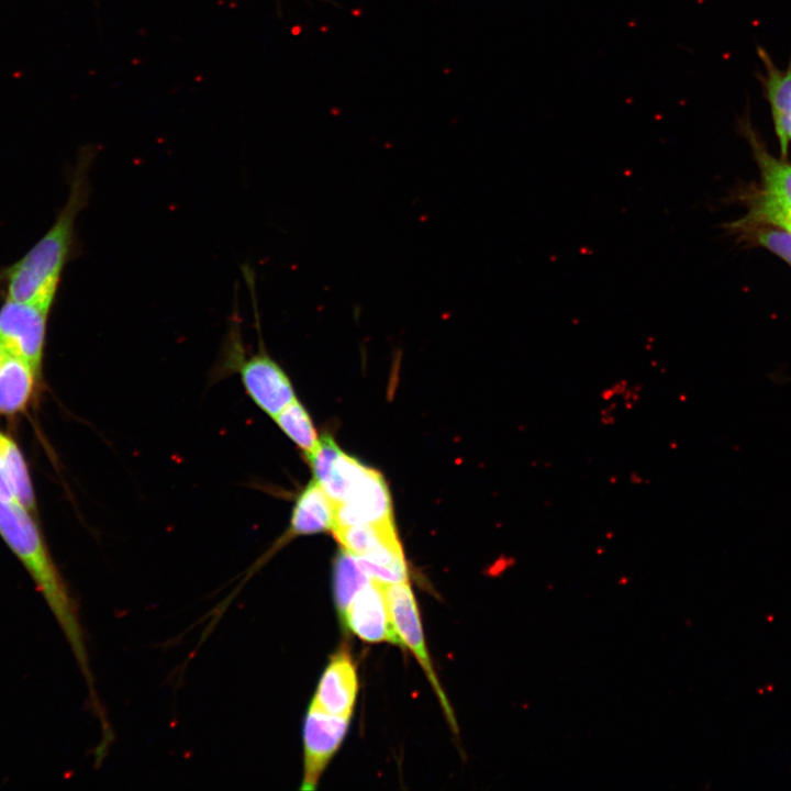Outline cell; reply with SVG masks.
Here are the masks:
<instances>
[{"mask_svg": "<svg viewBox=\"0 0 791 791\" xmlns=\"http://www.w3.org/2000/svg\"><path fill=\"white\" fill-rule=\"evenodd\" d=\"M93 155L86 152L73 172L69 194L49 230L3 271L7 299L51 311L62 275L75 243L76 219L90 194L89 171Z\"/></svg>", "mask_w": 791, "mask_h": 791, "instance_id": "1", "label": "cell"}, {"mask_svg": "<svg viewBox=\"0 0 791 791\" xmlns=\"http://www.w3.org/2000/svg\"><path fill=\"white\" fill-rule=\"evenodd\" d=\"M15 500L0 495V535L24 566L67 639L88 684L91 703L99 702L86 648L79 606L29 514Z\"/></svg>", "mask_w": 791, "mask_h": 791, "instance_id": "2", "label": "cell"}, {"mask_svg": "<svg viewBox=\"0 0 791 791\" xmlns=\"http://www.w3.org/2000/svg\"><path fill=\"white\" fill-rule=\"evenodd\" d=\"M223 354L224 370L239 375L246 394L270 417H275L297 399L289 377L267 353L261 339L257 353L245 354L236 316L231 324Z\"/></svg>", "mask_w": 791, "mask_h": 791, "instance_id": "3", "label": "cell"}, {"mask_svg": "<svg viewBox=\"0 0 791 791\" xmlns=\"http://www.w3.org/2000/svg\"><path fill=\"white\" fill-rule=\"evenodd\" d=\"M385 594L400 645L414 654L438 695L450 725L456 728L452 709L438 683L427 653L419 609L410 584L408 581L385 583Z\"/></svg>", "mask_w": 791, "mask_h": 791, "instance_id": "4", "label": "cell"}, {"mask_svg": "<svg viewBox=\"0 0 791 791\" xmlns=\"http://www.w3.org/2000/svg\"><path fill=\"white\" fill-rule=\"evenodd\" d=\"M49 311L7 299L0 307V344L41 369Z\"/></svg>", "mask_w": 791, "mask_h": 791, "instance_id": "5", "label": "cell"}, {"mask_svg": "<svg viewBox=\"0 0 791 791\" xmlns=\"http://www.w3.org/2000/svg\"><path fill=\"white\" fill-rule=\"evenodd\" d=\"M350 716L325 713L310 705L303 722V780L301 790L312 791L349 726Z\"/></svg>", "mask_w": 791, "mask_h": 791, "instance_id": "6", "label": "cell"}, {"mask_svg": "<svg viewBox=\"0 0 791 791\" xmlns=\"http://www.w3.org/2000/svg\"><path fill=\"white\" fill-rule=\"evenodd\" d=\"M333 533L344 549L374 570L390 572L405 562L394 521L353 525Z\"/></svg>", "mask_w": 791, "mask_h": 791, "instance_id": "7", "label": "cell"}, {"mask_svg": "<svg viewBox=\"0 0 791 791\" xmlns=\"http://www.w3.org/2000/svg\"><path fill=\"white\" fill-rule=\"evenodd\" d=\"M389 521H393V514L387 483L378 471L367 467L335 505V530Z\"/></svg>", "mask_w": 791, "mask_h": 791, "instance_id": "8", "label": "cell"}, {"mask_svg": "<svg viewBox=\"0 0 791 791\" xmlns=\"http://www.w3.org/2000/svg\"><path fill=\"white\" fill-rule=\"evenodd\" d=\"M335 530V505L314 479L298 495L285 534L248 569L243 580L253 576L274 554L292 538Z\"/></svg>", "mask_w": 791, "mask_h": 791, "instance_id": "9", "label": "cell"}, {"mask_svg": "<svg viewBox=\"0 0 791 791\" xmlns=\"http://www.w3.org/2000/svg\"><path fill=\"white\" fill-rule=\"evenodd\" d=\"M342 622L353 634L368 643L400 645L390 617L385 583L371 579L354 597Z\"/></svg>", "mask_w": 791, "mask_h": 791, "instance_id": "10", "label": "cell"}, {"mask_svg": "<svg viewBox=\"0 0 791 791\" xmlns=\"http://www.w3.org/2000/svg\"><path fill=\"white\" fill-rule=\"evenodd\" d=\"M358 691L356 668L346 649L326 666L311 705L332 715L350 716Z\"/></svg>", "mask_w": 791, "mask_h": 791, "instance_id": "11", "label": "cell"}, {"mask_svg": "<svg viewBox=\"0 0 791 791\" xmlns=\"http://www.w3.org/2000/svg\"><path fill=\"white\" fill-rule=\"evenodd\" d=\"M758 55L766 69L761 77L762 86L770 104L781 154L786 156L791 141V59L788 68L780 70L765 49L758 47Z\"/></svg>", "mask_w": 791, "mask_h": 791, "instance_id": "12", "label": "cell"}, {"mask_svg": "<svg viewBox=\"0 0 791 791\" xmlns=\"http://www.w3.org/2000/svg\"><path fill=\"white\" fill-rule=\"evenodd\" d=\"M37 370L25 359L4 352L0 357V413L15 414L27 405Z\"/></svg>", "mask_w": 791, "mask_h": 791, "instance_id": "13", "label": "cell"}, {"mask_svg": "<svg viewBox=\"0 0 791 791\" xmlns=\"http://www.w3.org/2000/svg\"><path fill=\"white\" fill-rule=\"evenodd\" d=\"M744 132L760 170L764 185L761 190L791 211V164L772 157L755 134L749 122L744 123Z\"/></svg>", "mask_w": 791, "mask_h": 791, "instance_id": "14", "label": "cell"}, {"mask_svg": "<svg viewBox=\"0 0 791 791\" xmlns=\"http://www.w3.org/2000/svg\"><path fill=\"white\" fill-rule=\"evenodd\" d=\"M333 577L335 606L342 620L354 597L372 578L357 558L344 548L335 558Z\"/></svg>", "mask_w": 791, "mask_h": 791, "instance_id": "15", "label": "cell"}, {"mask_svg": "<svg viewBox=\"0 0 791 791\" xmlns=\"http://www.w3.org/2000/svg\"><path fill=\"white\" fill-rule=\"evenodd\" d=\"M0 459L11 482L15 500L26 510L34 508V495L26 464L15 443L0 432Z\"/></svg>", "mask_w": 791, "mask_h": 791, "instance_id": "16", "label": "cell"}, {"mask_svg": "<svg viewBox=\"0 0 791 791\" xmlns=\"http://www.w3.org/2000/svg\"><path fill=\"white\" fill-rule=\"evenodd\" d=\"M279 428L307 455L317 443L312 420L298 399H294L272 417Z\"/></svg>", "mask_w": 791, "mask_h": 791, "instance_id": "17", "label": "cell"}, {"mask_svg": "<svg viewBox=\"0 0 791 791\" xmlns=\"http://www.w3.org/2000/svg\"><path fill=\"white\" fill-rule=\"evenodd\" d=\"M735 231L742 232L744 238L769 249L791 266V232L769 225H756Z\"/></svg>", "mask_w": 791, "mask_h": 791, "instance_id": "18", "label": "cell"}, {"mask_svg": "<svg viewBox=\"0 0 791 791\" xmlns=\"http://www.w3.org/2000/svg\"><path fill=\"white\" fill-rule=\"evenodd\" d=\"M342 452L331 435L323 434L317 439L315 447L305 455L316 482L323 481Z\"/></svg>", "mask_w": 791, "mask_h": 791, "instance_id": "19", "label": "cell"}, {"mask_svg": "<svg viewBox=\"0 0 791 791\" xmlns=\"http://www.w3.org/2000/svg\"><path fill=\"white\" fill-rule=\"evenodd\" d=\"M0 495L3 498H7V499L15 500L11 482L8 478V475L5 472V469L2 465L1 459H0Z\"/></svg>", "mask_w": 791, "mask_h": 791, "instance_id": "20", "label": "cell"}, {"mask_svg": "<svg viewBox=\"0 0 791 791\" xmlns=\"http://www.w3.org/2000/svg\"><path fill=\"white\" fill-rule=\"evenodd\" d=\"M4 352H5V349H4V348L2 347V345L0 344V357L2 356V354H3Z\"/></svg>", "mask_w": 791, "mask_h": 791, "instance_id": "21", "label": "cell"}, {"mask_svg": "<svg viewBox=\"0 0 791 791\" xmlns=\"http://www.w3.org/2000/svg\"><path fill=\"white\" fill-rule=\"evenodd\" d=\"M325 1H328V0H325Z\"/></svg>", "mask_w": 791, "mask_h": 791, "instance_id": "22", "label": "cell"}]
</instances>
